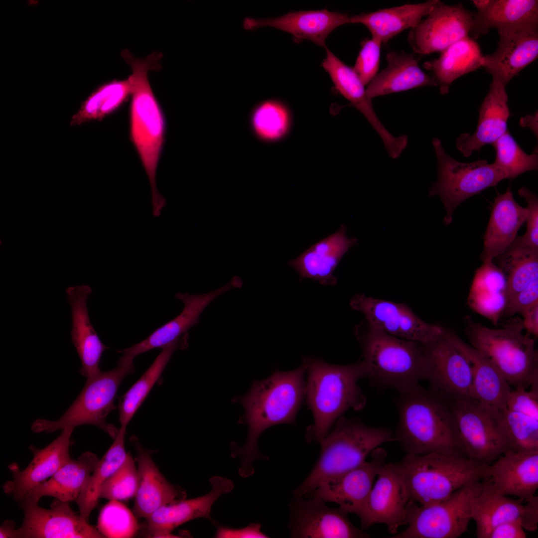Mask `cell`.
Returning a JSON list of instances; mask_svg holds the SVG:
<instances>
[{
  "instance_id": "6da1fadb",
  "label": "cell",
  "mask_w": 538,
  "mask_h": 538,
  "mask_svg": "<svg viewBox=\"0 0 538 538\" xmlns=\"http://www.w3.org/2000/svg\"><path fill=\"white\" fill-rule=\"evenodd\" d=\"M121 55L130 66L132 86L130 108V139L147 176L151 191L152 215L158 217L167 201L157 188L156 175L164 141L163 114L148 79L151 70H158L162 54L154 51L143 58L134 56L128 49Z\"/></svg>"
},
{
  "instance_id": "7a4b0ae2",
  "label": "cell",
  "mask_w": 538,
  "mask_h": 538,
  "mask_svg": "<svg viewBox=\"0 0 538 538\" xmlns=\"http://www.w3.org/2000/svg\"><path fill=\"white\" fill-rule=\"evenodd\" d=\"M305 369L301 364L295 369L276 371L264 380L256 381L247 393L234 399L244 407V419L249 429L246 442L234 453L241 458V476L251 475L253 462L264 458L257 447L263 431L277 424H295L305 397Z\"/></svg>"
},
{
  "instance_id": "3957f363",
  "label": "cell",
  "mask_w": 538,
  "mask_h": 538,
  "mask_svg": "<svg viewBox=\"0 0 538 538\" xmlns=\"http://www.w3.org/2000/svg\"><path fill=\"white\" fill-rule=\"evenodd\" d=\"M399 421L395 441L406 453L466 457L449 404L419 384L395 399Z\"/></svg>"
},
{
  "instance_id": "277c9868",
  "label": "cell",
  "mask_w": 538,
  "mask_h": 538,
  "mask_svg": "<svg viewBox=\"0 0 538 538\" xmlns=\"http://www.w3.org/2000/svg\"><path fill=\"white\" fill-rule=\"evenodd\" d=\"M305 397L313 416L306 430L309 442H319L329 433L337 420L349 409L359 410L366 403L358 382L366 378L363 360L348 365H334L316 358L304 357Z\"/></svg>"
},
{
  "instance_id": "5b68a950",
  "label": "cell",
  "mask_w": 538,
  "mask_h": 538,
  "mask_svg": "<svg viewBox=\"0 0 538 538\" xmlns=\"http://www.w3.org/2000/svg\"><path fill=\"white\" fill-rule=\"evenodd\" d=\"M411 501L427 506L448 499L459 489L490 478V465L438 453L406 454L394 463Z\"/></svg>"
},
{
  "instance_id": "8992f818",
  "label": "cell",
  "mask_w": 538,
  "mask_h": 538,
  "mask_svg": "<svg viewBox=\"0 0 538 538\" xmlns=\"http://www.w3.org/2000/svg\"><path fill=\"white\" fill-rule=\"evenodd\" d=\"M354 332L362 351L366 378L371 386L401 393L424 380L422 343L390 335L364 320Z\"/></svg>"
},
{
  "instance_id": "52a82bcc",
  "label": "cell",
  "mask_w": 538,
  "mask_h": 538,
  "mask_svg": "<svg viewBox=\"0 0 538 538\" xmlns=\"http://www.w3.org/2000/svg\"><path fill=\"white\" fill-rule=\"evenodd\" d=\"M465 331L471 345L483 355L514 388L538 389V352L534 339L524 334L515 318L491 328L467 317Z\"/></svg>"
},
{
  "instance_id": "ba28073f",
  "label": "cell",
  "mask_w": 538,
  "mask_h": 538,
  "mask_svg": "<svg viewBox=\"0 0 538 538\" xmlns=\"http://www.w3.org/2000/svg\"><path fill=\"white\" fill-rule=\"evenodd\" d=\"M395 441L389 428L373 427L356 418H339L333 430L321 440L319 458L295 497L310 495L323 482L341 475L363 463L381 445Z\"/></svg>"
},
{
  "instance_id": "9c48e42d",
  "label": "cell",
  "mask_w": 538,
  "mask_h": 538,
  "mask_svg": "<svg viewBox=\"0 0 538 538\" xmlns=\"http://www.w3.org/2000/svg\"><path fill=\"white\" fill-rule=\"evenodd\" d=\"M134 358L122 356L117 366L87 379L78 397L65 412L56 420L38 418L31 429L35 433L52 432L67 427L84 424L97 426L115 439L119 429L108 423V415L117 407L115 399L123 379L134 371Z\"/></svg>"
},
{
  "instance_id": "30bf717a",
  "label": "cell",
  "mask_w": 538,
  "mask_h": 538,
  "mask_svg": "<svg viewBox=\"0 0 538 538\" xmlns=\"http://www.w3.org/2000/svg\"><path fill=\"white\" fill-rule=\"evenodd\" d=\"M432 144L437 160L438 178L429 194L441 199L446 212L445 225L452 223L455 209L464 201L508 179L505 171L494 163L485 159L460 162L445 152L438 138L433 139Z\"/></svg>"
},
{
  "instance_id": "8fae6325",
  "label": "cell",
  "mask_w": 538,
  "mask_h": 538,
  "mask_svg": "<svg viewBox=\"0 0 538 538\" xmlns=\"http://www.w3.org/2000/svg\"><path fill=\"white\" fill-rule=\"evenodd\" d=\"M447 403L467 458L490 465L507 450L501 410L473 398Z\"/></svg>"
},
{
  "instance_id": "7c38bea8",
  "label": "cell",
  "mask_w": 538,
  "mask_h": 538,
  "mask_svg": "<svg viewBox=\"0 0 538 538\" xmlns=\"http://www.w3.org/2000/svg\"><path fill=\"white\" fill-rule=\"evenodd\" d=\"M482 483L464 486L446 500L427 506L411 501L406 529L392 538H457L467 530L472 520L473 497L480 492Z\"/></svg>"
},
{
  "instance_id": "4fadbf2b",
  "label": "cell",
  "mask_w": 538,
  "mask_h": 538,
  "mask_svg": "<svg viewBox=\"0 0 538 538\" xmlns=\"http://www.w3.org/2000/svg\"><path fill=\"white\" fill-rule=\"evenodd\" d=\"M422 344L424 380L429 390L446 402L473 398L470 365L446 335L445 328L437 340Z\"/></svg>"
},
{
  "instance_id": "5bb4252c",
  "label": "cell",
  "mask_w": 538,
  "mask_h": 538,
  "mask_svg": "<svg viewBox=\"0 0 538 538\" xmlns=\"http://www.w3.org/2000/svg\"><path fill=\"white\" fill-rule=\"evenodd\" d=\"M350 306L362 313L370 326L402 339L426 344L444 333V327L423 321L405 303L358 293L351 298Z\"/></svg>"
},
{
  "instance_id": "9a60e30c",
  "label": "cell",
  "mask_w": 538,
  "mask_h": 538,
  "mask_svg": "<svg viewBox=\"0 0 538 538\" xmlns=\"http://www.w3.org/2000/svg\"><path fill=\"white\" fill-rule=\"evenodd\" d=\"M361 508L357 512L361 529L385 524L393 535L407 524L411 500L406 487L394 463H386Z\"/></svg>"
},
{
  "instance_id": "2e32d148",
  "label": "cell",
  "mask_w": 538,
  "mask_h": 538,
  "mask_svg": "<svg viewBox=\"0 0 538 538\" xmlns=\"http://www.w3.org/2000/svg\"><path fill=\"white\" fill-rule=\"evenodd\" d=\"M473 16L462 3L448 5L438 0L426 17L410 29L408 42L416 54L441 52L468 36Z\"/></svg>"
},
{
  "instance_id": "e0dca14e",
  "label": "cell",
  "mask_w": 538,
  "mask_h": 538,
  "mask_svg": "<svg viewBox=\"0 0 538 538\" xmlns=\"http://www.w3.org/2000/svg\"><path fill=\"white\" fill-rule=\"evenodd\" d=\"M69 502L55 499L50 509L38 503L21 504L24 519L13 538H102L99 531L71 508Z\"/></svg>"
},
{
  "instance_id": "ac0fdd59",
  "label": "cell",
  "mask_w": 538,
  "mask_h": 538,
  "mask_svg": "<svg viewBox=\"0 0 538 538\" xmlns=\"http://www.w3.org/2000/svg\"><path fill=\"white\" fill-rule=\"evenodd\" d=\"M471 511L478 538H488L495 527L510 521L519 523L530 532L538 529V496L526 501L509 498L496 491L487 480L482 482L480 492L473 497Z\"/></svg>"
},
{
  "instance_id": "d6986e66",
  "label": "cell",
  "mask_w": 538,
  "mask_h": 538,
  "mask_svg": "<svg viewBox=\"0 0 538 538\" xmlns=\"http://www.w3.org/2000/svg\"><path fill=\"white\" fill-rule=\"evenodd\" d=\"M289 527L292 538H370L349 521L347 513L340 507L327 506L321 499L308 500L295 497L290 504Z\"/></svg>"
},
{
  "instance_id": "ffe728a7",
  "label": "cell",
  "mask_w": 538,
  "mask_h": 538,
  "mask_svg": "<svg viewBox=\"0 0 538 538\" xmlns=\"http://www.w3.org/2000/svg\"><path fill=\"white\" fill-rule=\"evenodd\" d=\"M73 430L71 427L62 429L56 439L43 448L31 445L33 458L24 469L20 470L15 463L9 465L12 479L3 484L4 492L20 503L30 490L51 477L71 459L69 450Z\"/></svg>"
},
{
  "instance_id": "44dd1931",
  "label": "cell",
  "mask_w": 538,
  "mask_h": 538,
  "mask_svg": "<svg viewBox=\"0 0 538 538\" xmlns=\"http://www.w3.org/2000/svg\"><path fill=\"white\" fill-rule=\"evenodd\" d=\"M386 452L376 448L372 459L355 468L321 483L309 496L325 502H331L347 513L356 514L366 500L373 486L375 478L386 464Z\"/></svg>"
},
{
  "instance_id": "7402d4cb",
  "label": "cell",
  "mask_w": 538,
  "mask_h": 538,
  "mask_svg": "<svg viewBox=\"0 0 538 538\" xmlns=\"http://www.w3.org/2000/svg\"><path fill=\"white\" fill-rule=\"evenodd\" d=\"M322 66L328 73L336 90L349 102V105L359 111L381 138L390 156L398 157L407 145L405 135L395 136L383 125L367 95L365 85L353 68L346 65L329 49Z\"/></svg>"
},
{
  "instance_id": "603a6c76",
  "label": "cell",
  "mask_w": 538,
  "mask_h": 538,
  "mask_svg": "<svg viewBox=\"0 0 538 538\" xmlns=\"http://www.w3.org/2000/svg\"><path fill=\"white\" fill-rule=\"evenodd\" d=\"M243 281L238 276H233L230 282L220 288L205 294H190L178 293L175 297L181 300L184 308L177 316L161 326L147 338L133 346L119 351L123 356H136L156 348H162L186 335L193 326L199 324V317L207 306L214 299L231 289L242 287Z\"/></svg>"
},
{
  "instance_id": "cb8c5ba5",
  "label": "cell",
  "mask_w": 538,
  "mask_h": 538,
  "mask_svg": "<svg viewBox=\"0 0 538 538\" xmlns=\"http://www.w3.org/2000/svg\"><path fill=\"white\" fill-rule=\"evenodd\" d=\"M350 16L327 9L292 11L282 16L267 18H244V29L253 31L262 27H271L292 34L296 42L304 39L326 48L325 41L336 28L349 23Z\"/></svg>"
},
{
  "instance_id": "d4e9b609",
  "label": "cell",
  "mask_w": 538,
  "mask_h": 538,
  "mask_svg": "<svg viewBox=\"0 0 538 538\" xmlns=\"http://www.w3.org/2000/svg\"><path fill=\"white\" fill-rule=\"evenodd\" d=\"M211 491L201 497L183 499L161 507L146 518V532L149 537L177 538L172 532L180 525L200 518L210 519L214 503L234 488L232 482L220 476L212 477Z\"/></svg>"
},
{
  "instance_id": "484cf974",
  "label": "cell",
  "mask_w": 538,
  "mask_h": 538,
  "mask_svg": "<svg viewBox=\"0 0 538 538\" xmlns=\"http://www.w3.org/2000/svg\"><path fill=\"white\" fill-rule=\"evenodd\" d=\"M131 441L137 453V484L133 507L135 516L146 519L161 507L185 499V491L165 478L152 459V452L144 448L135 436Z\"/></svg>"
},
{
  "instance_id": "4316f807",
  "label": "cell",
  "mask_w": 538,
  "mask_h": 538,
  "mask_svg": "<svg viewBox=\"0 0 538 538\" xmlns=\"http://www.w3.org/2000/svg\"><path fill=\"white\" fill-rule=\"evenodd\" d=\"M347 227L341 224L334 233L310 246L287 265L298 273L300 279L307 278L325 285L336 284L334 271L344 255L358 240L349 238Z\"/></svg>"
},
{
  "instance_id": "83f0119b",
  "label": "cell",
  "mask_w": 538,
  "mask_h": 538,
  "mask_svg": "<svg viewBox=\"0 0 538 538\" xmlns=\"http://www.w3.org/2000/svg\"><path fill=\"white\" fill-rule=\"evenodd\" d=\"M72 314L71 336L81 362L80 372L87 379L101 372L99 362L103 352L109 347L101 341L90 320L87 301L92 293L88 285L66 288Z\"/></svg>"
},
{
  "instance_id": "f1b7e54d",
  "label": "cell",
  "mask_w": 538,
  "mask_h": 538,
  "mask_svg": "<svg viewBox=\"0 0 538 538\" xmlns=\"http://www.w3.org/2000/svg\"><path fill=\"white\" fill-rule=\"evenodd\" d=\"M490 467L487 481L498 493L526 501L535 496L538 488V450H507Z\"/></svg>"
},
{
  "instance_id": "f546056e",
  "label": "cell",
  "mask_w": 538,
  "mask_h": 538,
  "mask_svg": "<svg viewBox=\"0 0 538 538\" xmlns=\"http://www.w3.org/2000/svg\"><path fill=\"white\" fill-rule=\"evenodd\" d=\"M506 86L492 78L488 93L479 109L475 132L472 134H462L456 138V147L464 156L469 157L484 146L492 144L508 131L510 111Z\"/></svg>"
},
{
  "instance_id": "4dcf8cb0",
  "label": "cell",
  "mask_w": 538,
  "mask_h": 538,
  "mask_svg": "<svg viewBox=\"0 0 538 538\" xmlns=\"http://www.w3.org/2000/svg\"><path fill=\"white\" fill-rule=\"evenodd\" d=\"M496 28L498 33L520 31L538 32V1L489 0L474 13L471 32L475 37Z\"/></svg>"
},
{
  "instance_id": "1f68e13d",
  "label": "cell",
  "mask_w": 538,
  "mask_h": 538,
  "mask_svg": "<svg viewBox=\"0 0 538 538\" xmlns=\"http://www.w3.org/2000/svg\"><path fill=\"white\" fill-rule=\"evenodd\" d=\"M492 54L483 56L482 67L506 85L538 55V32L520 31L500 33Z\"/></svg>"
},
{
  "instance_id": "d6a6232c",
  "label": "cell",
  "mask_w": 538,
  "mask_h": 538,
  "mask_svg": "<svg viewBox=\"0 0 538 538\" xmlns=\"http://www.w3.org/2000/svg\"><path fill=\"white\" fill-rule=\"evenodd\" d=\"M528 210L514 199L509 187L494 199L484 236L482 262L492 261L504 252L515 240L518 230L526 221Z\"/></svg>"
},
{
  "instance_id": "836d02e7",
  "label": "cell",
  "mask_w": 538,
  "mask_h": 538,
  "mask_svg": "<svg viewBox=\"0 0 538 538\" xmlns=\"http://www.w3.org/2000/svg\"><path fill=\"white\" fill-rule=\"evenodd\" d=\"M445 333L470 365L473 398L500 410L506 408L512 388L503 375L483 355L456 333L445 328Z\"/></svg>"
},
{
  "instance_id": "e575fe53",
  "label": "cell",
  "mask_w": 538,
  "mask_h": 538,
  "mask_svg": "<svg viewBox=\"0 0 538 538\" xmlns=\"http://www.w3.org/2000/svg\"><path fill=\"white\" fill-rule=\"evenodd\" d=\"M386 58L387 66L367 85L369 99L417 87L437 86L433 76L420 68L414 54L393 50Z\"/></svg>"
},
{
  "instance_id": "d590c367",
  "label": "cell",
  "mask_w": 538,
  "mask_h": 538,
  "mask_svg": "<svg viewBox=\"0 0 538 538\" xmlns=\"http://www.w3.org/2000/svg\"><path fill=\"white\" fill-rule=\"evenodd\" d=\"M99 461L96 454L89 451L76 459L71 458L48 480L30 490L20 505L38 503L44 496L65 502L76 501Z\"/></svg>"
},
{
  "instance_id": "8d00e7d4",
  "label": "cell",
  "mask_w": 538,
  "mask_h": 538,
  "mask_svg": "<svg viewBox=\"0 0 538 538\" xmlns=\"http://www.w3.org/2000/svg\"><path fill=\"white\" fill-rule=\"evenodd\" d=\"M438 0L405 4L350 16L349 23H361L372 37L382 43L388 42L403 31L416 26L426 16Z\"/></svg>"
},
{
  "instance_id": "74e56055",
  "label": "cell",
  "mask_w": 538,
  "mask_h": 538,
  "mask_svg": "<svg viewBox=\"0 0 538 538\" xmlns=\"http://www.w3.org/2000/svg\"><path fill=\"white\" fill-rule=\"evenodd\" d=\"M507 281L493 261L483 262L476 270L467 298L475 312L498 324L507 303Z\"/></svg>"
},
{
  "instance_id": "f35d334b",
  "label": "cell",
  "mask_w": 538,
  "mask_h": 538,
  "mask_svg": "<svg viewBox=\"0 0 538 538\" xmlns=\"http://www.w3.org/2000/svg\"><path fill=\"white\" fill-rule=\"evenodd\" d=\"M483 57L478 43L468 36L445 48L437 58L424 62L423 67L432 72L444 95L454 81L482 67Z\"/></svg>"
},
{
  "instance_id": "ab89813d",
  "label": "cell",
  "mask_w": 538,
  "mask_h": 538,
  "mask_svg": "<svg viewBox=\"0 0 538 538\" xmlns=\"http://www.w3.org/2000/svg\"><path fill=\"white\" fill-rule=\"evenodd\" d=\"M493 262L506 276L507 301L538 279V249L523 243L518 236Z\"/></svg>"
},
{
  "instance_id": "60d3db41",
  "label": "cell",
  "mask_w": 538,
  "mask_h": 538,
  "mask_svg": "<svg viewBox=\"0 0 538 538\" xmlns=\"http://www.w3.org/2000/svg\"><path fill=\"white\" fill-rule=\"evenodd\" d=\"M126 427L121 426L114 441L101 460H99L90 478L76 501L79 514L88 522L90 515L97 506L102 485L121 466L128 452L125 447Z\"/></svg>"
},
{
  "instance_id": "b9f144b4",
  "label": "cell",
  "mask_w": 538,
  "mask_h": 538,
  "mask_svg": "<svg viewBox=\"0 0 538 538\" xmlns=\"http://www.w3.org/2000/svg\"><path fill=\"white\" fill-rule=\"evenodd\" d=\"M187 335L165 346L141 377L121 397L118 406L121 426L127 427L133 416L158 381L174 351L186 348Z\"/></svg>"
},
{
  "instance_id": "7bdbcfd3",
  "label": "cell",
  "mask_w": 538,
  "mask_h": 538,
  "mask_svg": "<svg viewBox=\"0 0 538 538\" xmlns=\"http://www.w3.org/2000/svg\"><path fill=\"white\" fill-rule=\"evenodd\" d=\"M132 86L129 77L114 80L95 89L82 102L78 112L71 117V126L92 121H102L117 110L131 96Z\"/></svg>"
},
{
  "instance_id": "ee69618b",
  "label": "cell",
  "mask_w": 538,
  "mask_h": 538,
  "mask_svg": "<svg viewBox=\"0 0 538 538\" xmlns=\"http://www.w3.org/2000/svg\"><path fill=\"white\" fill-rule=\"evenodd\" d=\"M291 120L286 106L274 99L258 103L252 109L250 117L255 135L267 142H276L284 137L290 130Z\"/></svg>"
},
{
  "instance_id": "f6af8a7d",
  "label": "cell",
  "mask_w": 538,
  "mask_h": 538,
  "mask_svg": "<svg viewBox=\"0 0 538 538\" xmlns=\"http://www.w3.org/2000/svg\"><path fill=\"white\" fill-rule=\"evenodd\" d=\"M501 411L504 419L507 450H538V419L507 408Z\"/></svg>"
},
{
  "instance_id": "bcb514c9",
  "label": "cell",
  "mask_w": 538,
  "mask_h": 538,
  "mask_svg": "<svg viewBox=\"0 0 538 538\" xmlns=\"http://www.w3.org/2000/svg\"><path fill=\"white\" fill-rule=\"evenodd\" d=\"M496 152L494 163L503 169L508 179H514L538 167L537 153H526L508 131L492 144Z\"/></svg>"
},
{
  "instance_id": "7dc6e473",
  "label": "cell",
  "mask_w": 538,
  "mask_h": 538,
  "mask_svg": "<svg viewBox=\"0 0 538 538\" xmlns=\"http://www.w3.org/2000/svg\"><path fill=\"white\" fill-rule=\"evenodd\" d=\"M137 518L119 501H110L101 511L97 529L105 538H132L140 528Z\"/></svg>"
},
{
  "instance_id": "c3c4849f",
  "label": "cell",
  "mask_w": 538,
  "mask_h": 538,
  "mask_svg": "<svg viewBox=\"0 0 538 538\" xmlns=\"http://www.w3.org/2000/svg\"><path fill=\"white\" fill-rule=\"evenodd\" d=\"M137 484V468L128 452L123 463L102 485L100 498L119 501L129 499L135 496Z\"/></svg>"
},
{
  "instance_id": "681fc988",
  "label": "cell",
  "mask_w": 538,
  "mask_h": 538,
  "mask_svg": "<svg viewBox=\"0 0 538 538\" xmlns=\"http://www.w3.org/2000/svg\"><path fill=\"white\" fill-rule=\"evenodd\" d=\"M382 43L372 37L362 43L353 69L365 86L378 74Z\"/></svg>"
},
{
  "instance_id": "f907efd6",
  "label": "cell",
  "mask_w": 538,
  "mask_h": 538,
  "mask_svg": "<svg viewBox=\"0 0 538 538\" xmlns=\"http://www.w3.org/2000/svg\"><path fill=\"white\" fill-rule=\"evenodd\" d=\"M520 196L527 204L528 216L525 234L520 237V240L531 247L538 249V198L529 189L523 187L518 190Z\"/></svg>"
},
{
  "instance_id": "816d5d0a",
  "label": "cell",
  "mask_w": 538,
  "mask_h": 538,
  "mask_svg": "<svg viewBox=\"0 0 538 538\" xmlns=\"http://www.w3.org/2000/svg\"><path fill=\"white\" fill-rule=\"evenodd\" d=\"M506 408L538 419V389H512Z\"/></svg>"
},
{
  "instance_id": "f5cc1de1",
  "label": "cell",
  "mask_w": 538,
  "mask_h": 538,
  "mask_svg": "<svg viewBox=\"0 0 538 538\" xmlns=\"http://www.w3.org/2000/svg\"><path fill=\"white\" fill-rule=\"evenodd\" d=\"M538 303V279L507 300L504 314L508 316L521 314L524 310Z\"/></svg>"
},
{
  "instance_id": "db71d44e",
  "label": "cell",
  "mask_w": 538,
  "mask_h": 538,
  "mask_svg": "<svg viewBox=\"0 0 538 538\" xmlns=\"http://www.w3.org/2000/svg\"><path fill=\"white\" fill-rule=\"evenodd\" d=\"M215 536L217 538H264L268 537L261 532V525L258 523L251 524L245 528L239 529L219 526Z\"/></svg>"
},
{
  "instance_id": "11a10c76",
  "label": "cell",
  "mask_w": 538,
  "mask_h": 538,
  "mask_svg": "<svg viewBox=\"0 0 538 538\" xmlns=\"http://www.w3.org/2000/svg\"><path fill=\"white\" fill-rule=\"evenodd\" d=\"M524 530L517 522H507L495 527L488 538H525L527 536Z\"/></svg>"
},
{
  "instance_id": "9f6ffc18",
  "label": "cell",
  "mask_w": 538,
  "mask_h": 538,
  "mask_svg": "<svg viewBox=\"0 0 538 538\" xmlns=\"http://www.w3.org/2000/svg\"><path fill=\"white\" fill-rule=\"evenodd\" d=\"M524 330L530 335L538 336V303L524 310L521 314Z\"/></svg>"
},
{
  "instance_id": "6f0895ef",
  "label": "cell",
  "mask_w": 538,
  "mask_h": 538,
  "mask_svg": "<svg viewBox=\"0 0 538 538\" xmlns=\"http://www.w3.org/2000/svg\"><path fill=\"white\" fill-rule=\"evenodd\" d=\"M15 524L11 521H5L0 527V538H13Z\"/></svg>"
}]
</instances>
